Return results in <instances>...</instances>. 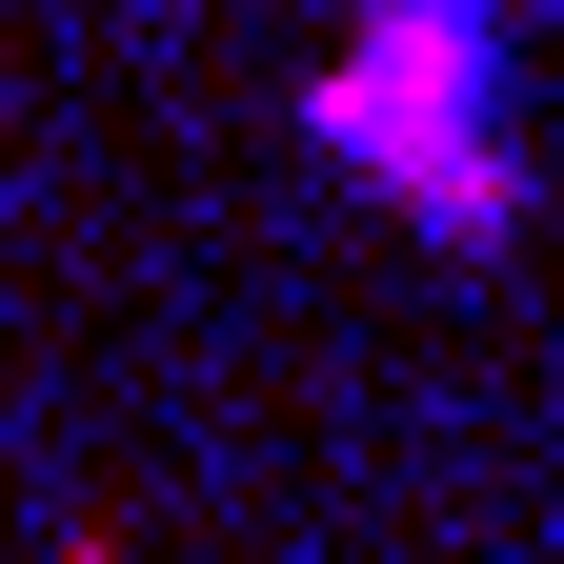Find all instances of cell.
<instances>
[{
    "label": "cell",
    "instance_id": "cell-1",
    "mask_svg": "<svg viewBox=\"0 0 564 564\" xmlns=\"http://www.w3.org/2000/svg\"><path fill=\"white\" fill-rule=\"evenodd\" d=\"M544 82H564V0H343L282 121L383 242L484 262L544 202Z\"/></svg>",
    "mask_w": 564,
    "mask_h": 564
}]
</instances>
